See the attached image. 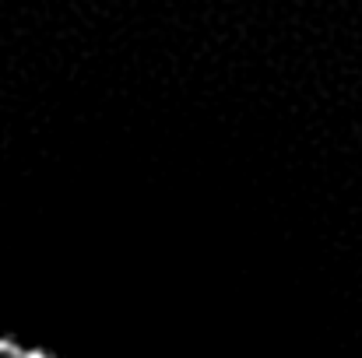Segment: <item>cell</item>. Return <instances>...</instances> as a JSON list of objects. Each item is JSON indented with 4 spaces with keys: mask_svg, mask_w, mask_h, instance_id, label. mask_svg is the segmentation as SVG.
<instances>
[{
    "mask_svg": "<svg viewBox=\"0 0 362 358\" xmlns=\"http://www.w3.org/2000/svg\"><path fill=\"white\" fill-rule=\"evenodd\" d=\"M0 358H49V355H42L35 348H25L18 341H0Z\"/></svg>",
    "mask_w": 362,
    "mask_h": 358,
    "instance_id": "cell-1",
    "label": "cell"
}]
</instances>
